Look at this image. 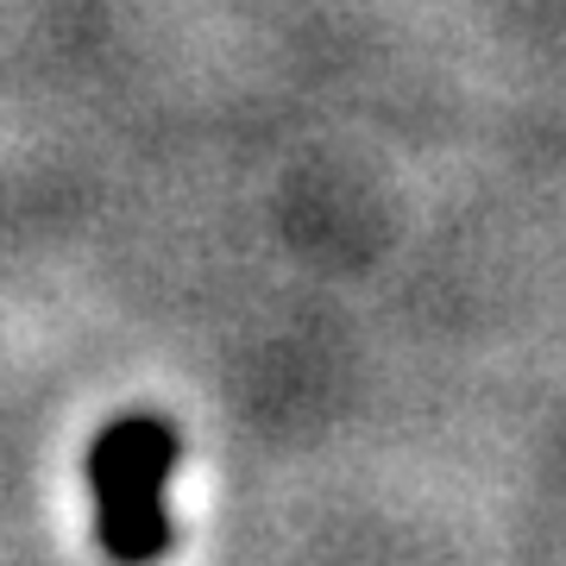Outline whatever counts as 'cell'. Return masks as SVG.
I'll use <instances>...</instances> for the list:
<instances>
[{
  "label": "cell",
  "instance_id": "cell-1",
  "mask_svg": "<svg viewBox=\"0 0 566 566\" xmlns=\"http://www.w3.org/2000/svg\"><path fill=\"white\" fill-rule=\"evenodd\" d=\"M88 497H95V542L114 560H151L170 547V472H177V428L158 416H120L88 441Z\"/></svg>",
  "mask_w": 566,
  "mask_h": 566
}]
</instances>
